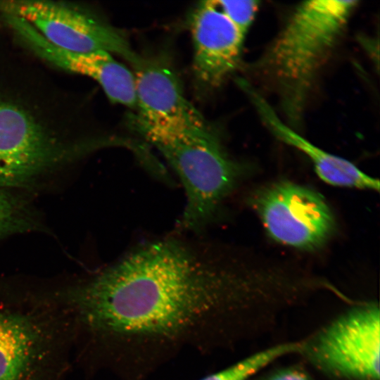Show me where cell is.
Listing matches in <instances>:
<instances>
[{"instance_id":"cell-11","label":"cell","mask_w":380,"mask_h":380,"mask_svg":"<svg viewBox=\"0 0 380 380\" xmlns=\"http://www.w3.org/2000/svg\"><path fill=\"white\" fill-rule=\"evenodd\" d=\"M196 78L217 87L237 68L245 36L216 6L205 1L194 10L190 20Z\"/></svg>"},{"instance_id":"cell-5","label":"cell","mask_w":380,"mask_h":380,"mask_svg":"<svg viewBox=\"0 0 380 380\" xmlns=\"http://www.w3.org/2000/svg\"><path fill=\"white\" fill-rule=\"evenodd\" d=\"M140 132L159 151L184 186L186 203L182 228L199 231L205 227L236 185L241 173L239 163L224 151L212 130Z\"/></svg>"},{"instance_id":"cell-9","label":"cell","mask_w":380,"mask_h":380,"mask_svg":"<svg viewBox=\"0 0 380 380\" xmlns=\"http://www.w3.org/2000/svg\"><path fill=\"white\" fill-rule=\"evenodd\" d=\"M129 63L134 77L139 130H210L200 112L186 99L177 76L165 62L136 54Z\"/></svg>"},{"instance_id":"cell-8","label":"cell","mask_w":380,"mask_h":380,"mask_svg":"<svg viewBox=\"0 0 380 380\" xmlns=\"http://www.w3.org/2000/svg\"><path fill=\"white\" fill-rule=\"evenodd\" d=\"M253 203L269 235L291 247L319 248L334 230V216L323 196L300 184L274 183L258 191Z\"/></svg>"},{"instance_id":"cell-4","label":"cell","mask_w":380,"mask_h":380,"mask_svg":"<svg viewBox=\"0 0 380 380\" xmlns=\"http://www.w3.org/2000/svg\"><path fill=\"white\" fill-rule=\"evenodd\" d=\"M72 349L70 315L52 297L0 298V380H61Z\"/></svg>"},{"instance_id":"cell-6","label":"cell","mask_w":380,"mask_h":380,"mask_svg":"<svg viewBox=\"0 0 380 380\" xmlns=\"http://www.w3.org/2000/svg\"><path fill=\"white\" fill-rule=\"evenodd\" d=\"M379 305L362 301L300 341L298 354L335 379L379 380Z\"/></svg>"},{"instance_id":"cell-7","label":"cell","mask_w":380,"mask_h":380,"mask_svg":"<svg viewBox=\"0 0 380 380\" xmlns=\"http://www.w3.org/2000/svg\"><path fill=\"white\" fill-rule=\"evenodd\" d=\"M0 14L23 19L49 43L67 51H104L118 54L128 62L136 55L120 31L70 2L0 0Z\"/></svg>"},{"instance_id":"cell-14","label":"cell","mask_w":380,"mask_h":380,"mask_svg":"<svg viewBox=\"0 0 380 380\" xmlns=\"http://www.w3.org/2000/svg\"><path fill=\"white\" fill-rule=\"evenodd\" d=\"M31 225L25 208L8 192L0 188V238L25 231Z\"/></svg>"},{"instance_id":"cell-1","label":"cell","mask_w":380,"mask_h":380,"mask_svg":"<svg viewBox=\"0 0 380 380\" xmlns=\"http://www.w3.org/2000/svg\"><path fill=\"white\" fill-rule=\"evenodd\" d=\"M284 287L274 270L246 268L170 236L56 295L87 367L145 380L186 350L228 349L267 332L283 313Z\"/></svg>"},{"instance_id":"cell-12","label":"cell","mask_w":380,"mask_h":380,"mask_svg":"<svg viewBox=\"0 0 380 380\" xmlns=\"http://www.w3.org/2000/svg\"><path fill=\"white\" fill-rule=\"evenodd\" d=\"M240 84L267 128L279 139L306 156L322 180L333 186L379 191L377 179L365 174L348 160L325 151L308 141L285 123L250 84L244 80Z\"/></svg>"},{"instance_id":"cell-2","label":"cell","mask_w":380,"mask_h":380,"mask_svg":"<svg viewBox=\"0 0 380 380\" xmlns=\"http://www.w3.org/2000/svg\"><path fill=\"white\" fill-rule=\"evenodd\" d=\"M70 96L39 68L0 51V188L25 186L110 146L77 132Z\"/></svg>"},{"instance_id":"cell-15","label":"cell","mask_w":380,"mask_h":380,"mask_svg":"<svg viewBox=\"0 0 380 380\" xmlns=\"http://www.w3.org/2000/svg\"><path fill=\"white\" fill-rule=\"evenodd\" d=\"M216 6L244 36L253 24L260 1L215 0Z\"/></svg>"},{"instance_id":"cell-3","label":"cell","mask_w":380,"mask_h":380,"mask_svg":"<svg viewBox=\"0 0 380 380\" xmlns=\"http://www.w3.org/2000/svg\"><path fill=\"white\" fill-rule=\"evenodd\" d=\"M357 4L355 0L300 3L259 62L291 122L300 119L316 77Z\"/></svg>"},{"instance_id":"cell-10","label":"cell","mask_w":380,"mask_h":380,"mask_svg":"<svg viewBox=\"0 0 380 380\" xmlns=\"http://www.w3.org/2000/svg\"><path fill=\"white\" fill-rule=\"evenodd\" d=\"M14 35L18 43L38 59L94 80L111 102L136 109L133 72L115 60L112 53L104 51L77 53L58 48L25 21L16 25Z\"/></svg>"},{"instance_id":"cell-13","label":"cell","mask_w":380,"mask_h":380,"mask_svg":"<svg viewBox=\"0 0 380 380\" xmlns=\"http://www.w3.org/2000/svg\"><path fill=\"white\" fill-rule=\"evenodd\" d=\"M285 346L278 343L240 360L200 380H249L277 360L285 357Z\"/></svg>"},{"instance_id":"cell-16","label":"cell","mask_w":380,"mask_h":380,"mask_svg":"<svg viewBox=\"0 0 380 380\" xmlns=\"http://www.w3.org/2000/svg\"><path fill=\"white\" fill-rule=\"evenodd\" d=\"M256 380H315L311 374L300 366H288L276 369Z\"/></svg>"}]
</instances>
